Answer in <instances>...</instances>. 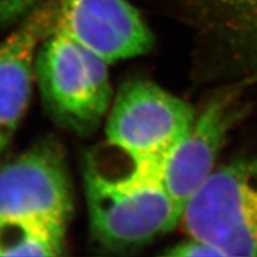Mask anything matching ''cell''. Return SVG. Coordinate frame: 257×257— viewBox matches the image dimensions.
I'll return each mask as SVG.
<instances>
[{
    "label": "cell",
    "mask_w": 257,
    "mask_h": 257,
    "mask_svg": "<svg viewBox=\"0 0 257 257\" xmlns=\"http://www.w3.org/2000/svg\"><path fill=\"white\" fill-rule=\"evenodd\" d=\"M85 193L93 237L111 250L146 245L182 218L162 182V166L108 141L86 155Z\"/></svg>",
    "instance_id": "1"
},
{
    "label": "cell",
    "mask_w": 257,
    "mask_h": 257,
    "mask_svg": "<svg viewBox=\"0 0 257 257\" xmlns=\"http://www.w3.org/2000/svg\"><path fill=\"white\" fill-rule=\"evenodd\" d=\"M35 74L48 114L79 135L92 134L108 111L107 62L55 27L38 47Z\"/></svg>",
    "instance_id": "2"
},
{
    "label": "cell",
    "mask_w": 257,
    "mask_h": 257,
    "mask_svg": "<svg viewBox=\"0 0 257 257\" xmlns=\"http://www.w3.org/2000/svg\"><path fill=\"white\" fill-rule=\"evenodd\" d=\"M181 221L189 237L224 256H257V152L212 170L186 202Z\"/></svg>",
    "instance_id": "3"
},
{
    "label": "cell",
    "mask_w": 257,
    "mask_h": 257,
    "mask_svg": "<svg viewBox=\"0 0 257 257\" xmlns=\"http://www.w3.org/2000/svg\"><path fill=\"white\" fill-rule=\"evenodd\" d=\"M194 108L149 80L120 86L108 113V142L163 166L195 119Z\"/></svg>",
    "instance_id": "4"
},
{
    "label": "cell",
    "mask_w": 257,
    "mask_h": 257,
    "mask_svg": "<svg viewBox=\"0 0 257 257\" xmlns=\"http://www.w3.org/2000/svg\"><path fill=\"white\" fill-rule=\"evenodd\" d=\"M248 91L238 83L221 87L195 115L191 130L163 162L162 182L182 212L188 199L216 168L214 163L229 134L248 114Z\"/></svg>",
    "instance_id": "5"
},
{
    "label": "cell",
    "mask_w": 257,
    "mask_h": 257,
    "mask_svg": "<svg viewBox=\"0 0 257 257\" xmlns=\"http://www.w3.org/2000/svg\"><path fill=\"white\" fill-rule=\"evenodd\" d=\"M73 192L64 154L43 141L0 167V217L36 218L67 225Z\"/></svg>",
    "instance_id": "6"
},
{
    "label": "cell",
    "mask_w": 257,
    "mask_h": 257,
    "mask_svg": "<svg viewBox=\"0 0 257 257\" xmlns=\"http://www.w3.org/2000/svg\"><path fill=\"white\" fill-rule=\"evenodd\" d=\"M227 83L257 88V0H174Z\"/></svg>",
    "instance_id": "7"
},
{
    "label": "cell",
    "mask_w": 257,
    "mask_h": 257,
    "mask_svg": "<svg viewBox=\"0 0 257 257\" xmlns=\"http://www.w3.org/2000/svg\"><path fill=\"white\" fill-rule=\"evenodd\" d=\"M56 25L107 63L144 55L154 44L127 0H57Z\"/></svg>",
    "instance_id": "8"
},
{
    "label": "cell",
    "mask_w": 257,
    "mask_h": 257,
    "mask_svg": "<svg viewBox=\"0 0 257 257\" xmlns=\"http://www.w3.org/2000/svg\"><path fill=\"white\" fill-rule=\"evenodd\" d=\"M56 21L57 0H43L0 42V159L30 101L38 47L55 29Z\"/></svg>",
    "instance_id": "9"
},
{
    "label": "cell",
    "mask_w": 257,
    "mask_h": 257,
    "mask_svg": "<svg viewBox=\"0 0 257 257\" xmlns=\"http://www.w3.org/2000/svg\"><path fill=\"white\" fill-rule=\"evenodd\" d=\"M67 225L36 218L0 217V256H59Z\"/></svg>",
    "instance_id": "10"
},
{
    "label": "cell",
    "mask_w": 257,
    "mask_h": 257,
    "mask_svg": "<svg viewBox=\"0 0 257 257\" xmlns=\"http://www.w3.org/2000/svg\"><path fill=\"white\" fill-rule=\"evenodd\" d=\"M43 0H0V27L23 19Z\"/></svg>",
    "instance_id": "11"
},
{
    "label": "cell",
    "mask_w": 257,
    "mask_h": 257,
    "mask_svg": "<svg viewBox=\"0 0 257 257\" xmlns=\"http://www.w3.org/2000/svg\"><path fill=\"white\" fill-rule=\"evenodd\" d=\"M168 256L193 257V256H224L223 252L204 240L193 238L176 244L165 252Z\"/></svg>",
    "instance_id": "12"
}]
</instances>
